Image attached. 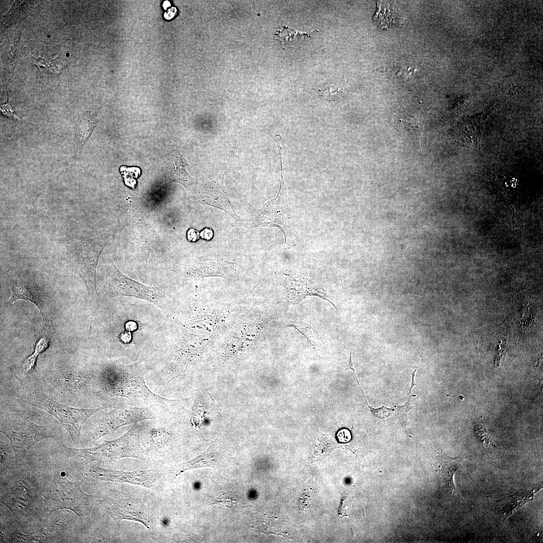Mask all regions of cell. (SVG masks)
Wrapping results in <instances>:
<instances>
[{
  "label": "cell",
  "instance_id": "cell-35",
  "mask_svg": "<svg viewBox=\"0 0 543 543\" xmlns=\"http://www.w3.org/2000/svg\"><path fill=\"white\" fill-rule=\"evenodd\" d=\"M352 370L353 371V373L354 374L355 379H356V381H357V382L358 383V385H359V388H360V390H361V392H362V393L363 394V395H364L363 390H362V389H361V388L360 387L359 382L358 381V379L357 378L356 375L355 373V369L354 368L353 363L352 360V352L351 351L350 352L349 360L347 368H346V370Z\"/></svg>",
  "mask_w": 543,
  "mask_h": 543
},
{
  "label": "cell",
  "instance_id": "cell-14",
  "mask_svg": "<svg viewBox=\"0 0 543 543\" xmlns=\"http://www.w3.org/2000/svg\"><path fill=\"white\" fill-rule=\"evenodd\" d=\"M9 286L11 291L9 303L19 299L32 302L39 308L43 318L42 324L51 326L45 294L32 280L16 276L10 280Z\"/></svg>",
  "mask_w": 543,
  "mask_h": 543
},
{
  "label": "cell",
  "instance_id": "cell-5",
  "mask_svg": "<svg viewBox=\"0 0 543 543\" xmlns=\"http://www.w3.org/2000/svg\"><path fill=\"white\" fill-rule=\"evenodd\" d=\"M112 237L107 231L94 237L70 243L65 259L67 266L84 282L89 297L98 299L96 270L100 255Z\"/></svg>",
  "mask_w": 543,
  "mask_h": 543
},
{
  "label": "cell",
  "instance_id": "cell-6",
  "mask_svg": "<svg viewBox=\"0 0 543 543\" xmlns=\"http://www.w3.org/2000/svg\"><path fill=\"white\" fill-rule=\"evenodd\" d=\"M31 416L25 413L1 412L0 431L10 440L16 464L25 460L28 451L35 443L58 436L55 427L36 424L29 419Z\"/></svg>",
  "mask_w": 543,
  "mask_h": 543
},
{
  "label": "cell",
  "instance_id": "cell-34",
  "mask_svg": "<svg viewBox=\"0 0 543 543\" xmlns=\"http://www.w3.org/2000/svg\"><path fill=\"white\" fill-rule=\"evenodd\" d=\"M200 237L206 240H211L213 236V231L211 228H206L200 233Z\"/></svg>",
  "mask_w": 543,
  "mask_h": 543
},
{
  "label": "cell",
  "instance_id": "cell-36",
  "mask_svg": "<svg viewBox=\"0 0 543 543\" xmlns=\"http://www.w3.org/2000/svg\"><path fill=\"white\" fill-rule=\"evenodd\" d=\"M176 12V10L175 8H172L168 10L164 14V17L166 19H170L173 18Z\"/></svg>",
  "mask_w": 543,
  "mask_h": 543
},
{
  "label": "cell",
  "instance_id": "cell-13",
  "mask_svg": "<svg viewBox=\"0 0 543 543\" xmlns=\"http://www.w3.org/2000/svg\"><path fill=\"white\" fill-rule=\"evenodd\" d=\"M69 511H55L46 516L38 532L32 534L33 542L75 541L73 532L77 525Z\"/></svg>",
  "mask_w": 543,
  "mask_h": 543
},
{
  "label": "cell",
  "instance_id": "cell-15",
  "mask_svg": "<svg viewBox=\"0 0 543 543\" xmlns=\"http://www.w3.org/2000/svg\"><path fill=\"white\" fill-rule=\"evenodd\" d=\"M96 379L91 372L72 370L54 374L49 378V381L54 387L62 391L81 392Z\"/></svg>",
  "mask_w": 543,
  "mask_h": 543
},
{
  "label": "cell",
  "instance_id": "cell-29",
  "mask_svg": "<svg viewBox=\"0 0 543 543\" xmlns=\"http://www.w3.org/2000/svg\"><path fill=\"white\" fill-rule=\"evenodd\" d=\"M37 355L32 353L27 356L22 363L21 368L25 373H29L35 369Z\"/></svg>",
  "mask_w": 543,
  "mask_h": 543
},
{
  "label": "cell",
  "instance_id": "cell-31",
  "mask_svg": "<svg viewBox=\"0 0 543 543\" xmlns=\"http://www.w3.org/2000/svg\"><path fill=\"white\" fill-rule=\"evenodd\" d=\"M336 437L339 443H347L351 440V434L348 429L341 428L336 433Z\"/></svg>",
  "mask_w": 543,
  "mask_h": 543
},
{
  "label": "cell",
  "instance_id": "cell-12",
  "mask_svg": "<svg viewBox=\"0 0 543 543\" xmlns=\"http://www.w3.org/2000/svg\"><path fill=\"white\" fill-rule=\"evenodd\" d=\"M153 417L151 411L147 407L124 405L104 413L97 418L88 436L90 441H96L104 435H113L123 426L151 419Z\"/></svg>",
  "mask_w": 543,
  "mask_h": 543
},
{
  "label": "cell",
  "instance_id": "cell-22",
  "mask_svg": "<svg viewBox=\"0 0 543 543\" xmlns=\"http://www.w3.org/2000/svg\"><path fill=\"white\" fill-rule=\"evenodd\" d=\"M383 2L380 1L377 3L378 10L373 18V21L379 25L382 26L383 28L386 21L387 28L395 25L397 22L390 17L396 20L399 19L400 12L398 9L396 10V7H391V3Z\"/></svg>",
  "mask_w": 543,
  "mask_h": 543
},
{
  "label": "cell",
  "instance_id": "cell-18",
  "mask_svg": "<svg viewBox=\"0 0 543 543\" xmlns=\"http://www.w3.org/2000/svg\"><path fill=\"white\" fill-rule=\"evenodd\" d=\"M219 465L218 454L214 445L211 444L206 450L194 459L172 466V474L175 478L188 470L209 467L215 468L219 467Z\"/></svg>",
  "mask_w": 543,
  "mask_h": 543
},
{
  "label": "cell",
  "instance_id": "cell-33",
  "mask_svg": "<svg viewBox=\"0 0 543 543\" xmlns=\"http://www.w3.org/2000/svg\"><path fill=\"white\" fill-rule=\"evenodd\" d=\"M200 237V233L194 229H190L187 233V238L190 241H196Z\"/></svg>",
  "mask_w": 543,
  "mask_h": 543
},
{
  "label": "cell",
  "instance_id": "cell-17",
  "mask_svg": "<svg viewBox=\"0 0 543 543\" xmlns=\"http://www.w3.org/2000/svg\"><path fill=\"white\" fill-rule=\"evenodd\" d=\"M198 196L200 202L217 207L235 218L238 217L224 188L222 180L202 185L198 190Z\"/></svg>",
  "mask_w": 543,
  "mask_h": 543
},
{
  "label": "cell",
  "instance_id": "cell-19",
  "mask_svg": "<svg viewBox=\"0 0 543 543\" xmlns=\"http://www.w3.org/2000/svg\"><path fill=\"white\" fill-rule=\"evenodd\" d=\"M98 123V120L95 114H85L80 117L76 125L74 138L77 154L83 150Z\"/></svg>",
  "mask_w": 543,
  "mask_h": 543
},
{
  "label": "cell",
  "instance_id": "cell-8",
  "mask_svg": "<svg viewBox=\"0 0 543 543\" xmlns=\"http://www.w3.org/2000/svg\"><path fill=\"white\" fill-rule=\"evenodd\" d=\"M166 288L142 284L124 275L113 262L107 265L103 294L108 298L127 296L147 301L169 313L171 303L166 297Z\"/></svg>",
  "mask_w": 543,
  "mask_h": 543
},
{
  "label": "cell",
  "instance_id": "cell-20",
  "mask_svg": "<svg viewBox=\"0 0 543 543\" xmlns=\"http://www.w3.org/2000/svg\"><path fill=\"white\" fill-rule=\"evenodd\" d=\"M395 126L401 136H406L417 143L420 148L421 135L423 130L424 121L419 118L399 117L395 121Z\"/></svg>",
  "mask_w": 543,
  "mask_h": 543
},
{
  "label": "cell",
  "instance_id": "cell-26",
  "mask_svg": "<svg viewBox=\"0 0 543 543\" xmlns=\"http://www.w3.org/2000/svg\"><path fill=\"white\" fill-rule=\"evenodd\" d=\"M9 82V81H8V82ZM8 82L7 83V84H6V93H7V99L5 103L1 104V107H0L1 112L2 114L5 117H7L8 118H9L10 119L13 120L14 121H16L17 122H19L20 121H22V120H25V121H27V122H29V123H30L31 124H34L33 123H31L30 121H29L28 120H26L25 119L21 118L16 113V112L14 110V108L11 105V103L10 102V101H9L8 93L7 89V85L8 84Z\"/></svg>",
  "mask_w": 543,
  "mask_h": 543
},
{
  "label": "cell",
  "instance_id": "cell-32",
  "mask_svg": "<svg viewBox=\"0 0 543 543\" xmlns=\"http://www.w3.org/2000/svg\"><path fill=\"white\" fill-rule=\"evenodd\" d=\"M411 400V396H409L408 401L402 406H399L396 408V413L399 418L402 419L407 420V415L408 411L411 409L412 407L410 405V401Z\"/></svg>",
  "mask_w": 543,
  "mask_h": 543
},
{
  "label": "cell",
  "instance_id": "cell-25",
  "mask_svg": "<svg viewBox=\"0 0 543 543\" xmlns=\"http://www.w3.org/2000/svg\"><path fill=\"white\" fill-rule=\"evenodd\" d=\"M303 35L311 36L307 32L299 31L287 26H284L281 29L278 30L275 34L277 39L281 42L283 45L289 44V42L293 40L295 37Z\"/></svg>",
  "mask_w": 543,
  "mask_h": 543
},
{
  "label": "cell",
  "instance_id": "cell-21",
  "mask_svg": "<svg viewBox=\"0 0 543 543\" xmlns=\"http://www.w3.org/2000/svg\"><path fill=\"white\" fill-rule=\"evenodd\" d=\"M439 458L443 464L441 472L444 478L445 477L447 487L451 494L460 496L459 493L454 484V476L460 468V459H450L441 452L439 454Z\"/></svg>",
  "mask_w": 543,
  "mask_h": 543
},
{
  "label": "cell",
  "instance_id": "cell-37",
  "mask_svg": "<svg viewBox=\"0 0 543 543\" xmlns=\"http://www.w3.org/2000/svg\"><path fill=\"white\" fill-rule=\"evenodd\" d=\"M170 6V3L168 1H165L163 4V7L164 9H166Z\"/></svg>",
  "mask_w": 543,
  "mask_h": 543
},
{
  "label": "cell",
  "instance_id": "cell-27",
  "mask_svg": "<svg viewBox=\"0 0 543 543\" xmlns=\"http://www.w3.org/2000/svg\"><path fill=\"white\" fill-rule=\"evenodd\" d=\"M473 430L480 442L485 444L489 448L494 447L499 449L491 440L487 430L484 426L480 424H476Z\"/></svg>",
  "mask_w": 543,
  "mask_h": 543
},
{
  "label": "cell",
  "instance_id": "cell-16",
  "mask_svg": "<svg viewBox=\"0 0 543 543\" xmlns=\"http://www.w3.org/2000/svg\"><path fill=\"white\" fill-rule=\"evenodd\" d=\"M188 163L180 153L176 141L164 156L163 173L165 179L170 182H176L184 186L192 183L193 179L186 170Z\"/></svg>",
  "mask_w": 543,
  "mask_h": 543
},
{
  "label": "cell",
  "instance_id": "cell-30",
  "mask_svg": "<svg viewBox=\"0 0 543 543\" xmlns=\"http://www.w3.org/2000/svg\"><path fill=\"white\" fill-rule=\"evenodd\" d=\"M236 496L230 495H224L220 497L219 498L216 499L215 504H224L225 506L228 507L236 506L239 504L240 503V499L237 497Z\"/></svg>",
  "mask_w": 543,
  "mask_h": 543
},
{
  "label": "cell",
  "instance_id": "cell-7",
  "mask_svg": "<svg viewBox=\"0 0 543 543\" xmlns=\"http://www.w3.org/2000/svg\"><path fill=\"white\" fill-rule=\"evenodd\" d=\"M100 502L118 527L124 519L139 522L152 532L160 525L153 505L142 495L111 489L105 492Z\"/></svg>",
  "mask_w": 543,
  "mask_h": 543
},
{
  "label": "cell",
  "instance_id": "cell-23",
  "mask_svg": "<svg viewBox=\"0 0 543 543\" xmlns=\"http://www.w3.org/2000/svg\"><path fill=\"white\" fill-rule=\"evenodd\" d=\"M50 328L51 326L42 324L35 337L33 353L38 356L49 347L51 340Z\"/></svg>",
  "mask_w": 543,
  "mask_h": 543
},
{
  "label": "cell",
  "instance_id": "cell-4",
  "mask_svg": "<svg viewBox=\"0 0 543 543\" xmlns=\"http://www.w3.org/2000/svg\"><path fill=\"white\" fill-rule=\"evenodd\" d=\"M62 448L67 457L83 458L84 461L81 464L83 465L97 462L100 465H109L124 458L143 460L146 456L140 442V427L137 424L117 439L104 440L92 447L75 448L62 445Z\"/></svg>",
  "mask_w": 543,
  "mask_h": 543
},
{
  "label": "cell",
  "instance_id": "cell-28",
  "mask_svg": "<svg viewBox=\"0 0 543 543\" xmlns=\"http://www.w3.org/2000/svg\"><path fill=\"white\" fill-rule=\"evenodd\" d=\"M366 403L372 413L375 417L380 419H387L389 418L395 411L394 409L388 408L385 406H382L379 408H374L372 406L369 405L367 401Z\"/></svg>",
  "mask_w": 543,
  "mask_h": 543
},
{
  "label": "cell",
  "instance_id": "cell-10",
  "mask_svg": "<svg viewBox=\"0 0 543 543\" xmlns=\"http://www.w3.org/2000/svg\"><path fill=\"white\" fill-rule=\"evenodd\" d=\"M30 404L43 410L57 419L69 434L74 445H78L81 427L93 414L106 407L75 408L64 405L38 391L29 394Z\"/></svg>",
  "mask_w": 543,
  "mask_h": 543
},
{
  "label": "cell",
  "instance_id": "cell-11",
  "mask_svg": "<svg viewBox=\"0 0 543 543\" xmlns=\"http://www.w3.org/2000/svg\"><path fill=\"white\" fill-rule=\"evenodd\" d=\"M281 182L277 196L267 202L256 213L257 225L276 227L284 234L285 248H290L297 244V238L288 209L287 188L282 173V159L280 158Z\"/></svg>",
  "mask_w": 543,
  "mask_h": 543
},
{
  "label": "cell",
  "instance_id": "cell-2",
  "mask_svg": "<svg viewBox=\"0 0 543 543\" xmlns=\"http://www.w3.org/2000/svg\"><path fill=\"white\" fill-rule=\"evenodd\" d=\"M52 468V478L43 493L46 516L59 509L70 510L78 517L80 525L89 527L90 514L97 497L82 491V481L77 479L73 482L69 481L68 472L61 464L54 462Z\"/></svg>",
  "mask_w": 543,
  "mask_h": 543
},
{
  "label": "cell",
  "instance_id": "cell-1",
  "mask_svg": "<svg viewBox=\"0 0 543 543\" xmlns=\"http://www.w3.org/2000/svg\"><path fill=\"white\" fill-rule=\"evenodd\" d=\"M38 473L24 460L1 476V503L7 507L23 529H39L46 517L43 493L46 485L41 484Z\"/></svg>",
  "mask_w": 543,
  "mask_h": 543
},
{
  "label": "cell",
  "instance_id": "cell-24",
  "mask_svg": "<svg viewBox=\"0 0 543 543\" xmlns=\"http://www.w3.org/2000/svg\"><path fill=\"white\" fill-rule=\"evenodd\" d=\"M16 464L14 452L10 446L1 441V476L5 475L9 470Z\"/></svg>",
  "mask_w": 543,
  "mask_h": 543
},
{
  "label": "cell",
  "instance_id": "cell-9",
  "mask_svg": "<svg viewBox=\"0 0 543 543\" xmlns=\"http://www.w3.org/2000/svg\"><path fill=\"white\" fill-rule=\"evenodd\" d=\"M80 464L78 473H82L84 478H90L95 481L140 485L154 491L160 490L164 485L166 477L172 475V467L166 468L164 465L155 464L148 470L131 472L104 469L98 466Z\"/></svg>",
  "mask_w": 543,
  "mask_h": 543
},
{
  "label": "cell",
  "instance_id": "cell-3",
  "mask_svg": "<svg viewBox=\"0 0 543 543\" xmlns=\"http://www.w3.org/2000/svg\"><path fill=\"white\" fill-rule=\"evenodd\" d=\"M144 376L139 364H117L103 370L98 381L103 391L111 397L122 398L140 404H158L166 407L176 402L151 391L146 384Z\"/></svg>",
  "mask_w": 543,
  "mask_h": 543
}]
</instances>
